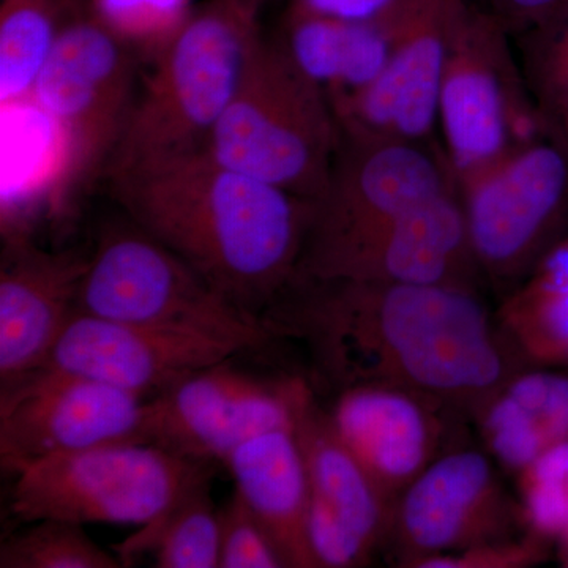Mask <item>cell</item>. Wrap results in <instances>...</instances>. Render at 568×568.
Returning a JSON list of instances; mask_svg holds the SVG:
<instances>
[{"label":"cell","instance_id":"obj_1","mask_svg":"<svg viewBox=\"0 0 568 568\" xmlns=\"http://www.w3.org/2000/svg\"><path fill=\"white\" fill-rule=\"evenodd\" d=\"M338 390L383 384L474 417L526 368L477 290L295 274L265 310Z\"/></svg>","mask_w":568,"mask_h":568},{"label":"cell","instance_id":"obj_2","mask_svg":"<svg viewBox=\"0 0 568 568\" xmlns=\"http://www.w3.org/2000/svg\"><path fill=\"white\" fill-rule=\"evenodd\" d=\"M106 182L126 219L256 315L297 272L313 201L207 153Z\"/></svg>","mask_w":568,"mask_h":568},{"label":"cell","instance_id":"obj_3","mask_svg":"<svg viewBox=\"0 0 568 568\" xmlns=\"http://www.w3.org/2000/svg\"><path fill=\"white\" fill-rule=\"evenodd\" d=\"M261 0H209L155 59L104 181L207 153L261 37Z\"/></svg>","mask_w":568,"mask_h":568},{"label":"cell","instance_id":"obj_4","mask_svg":"<svg viewBox=\"0 0 568 568\" xmlns=\"http://www.w3.org/2000/svg\"><path fill=\"white\" fill-rule=\"evenodd\" d=\"M338 141L323 89L282 41L261 33L207 155L237 173L316 201L331 178Z\"/></svg>","mask_w":568,"mask_h":568},{"label":"cell","instance_id":"obj_5","mask_svg":"<svg viewBox=\"0 0 568 568\" xmlns=\"http://www.w3.org/2000/svg\"><path fill=\"white\" fill-rule=\"evenodd\" d=\"M77 313L211 336L260 349L275 328L220 293L132 220L108 224L82 276Z\"/></svg>","mask_w":568,"mask_h":568},{"label":"cell","instance_id":"obj_6","mask_svg":"<svg viewBox=\"0 0 568 568\" xmlns=\"http://www.w3.org/2000/svg\"><path fill=\"white\" fill-rule=\"evenodd\" d=\"M11 511L22 521L151 525L207 465L152 443H118L14 463Z\"/></svg>","mask_w":568,"mask_h":568},{"label":"cell","instance_id":"obj_7","mask_svg":"<svg viewBox=\"0 0 568 568\" xmlns=\"http://www.w3.org/2000/svg\"><path fill=\"white\" fill-rule=\"evenodd\" d=\"M510 39L484 6L467 2L437 100V130L458 186L515 149L552 136L526 85Z\"/></svg>","mask_w":568,"mask_h":568},{"label":"cell","instance_id":"obj_8","mask_svg":"<svg viewBox=\"0 0 568 568\" xmlns=\"http://www.w3.org/2000/svg\"><path fill=\"white\" fill-rule=\"evenodd\" d=\"M136 52L88 3L63 29L32 99L63 142L62 189L102 181L132 114Z\"/></svg>","mask_w":568,"mask_h":568},{"label":"cell","instance_id":"obj_9","mask_svg":"<svg viewBox=\"0 0 568 568\" xmlns=\"http://www.w3.org/2000/svg\"><path fill=\"white\" fill-rule=\"evenodd\" d=\"M478 268L510 291L568 224V152L555 136L515 149L458 186Z\"/></svg>","mask_w":568,"mask_h":568},{"label":"cell","instance_id":"obj_10","mask_svg":"<svg viewBox=\"0 0 568 568\" xmlns=\"http://www.w3.org/2000/svg\"><path fill=\"white\" fill-rule=\"evenodd\" d=\"M469 0H394L377 18L386 67L361 91L332 103L339 133L433 144L448 51Z\"/></svg>","mask_w":568,"mask_h":568},{"label":"cell","instance_id":"obj_11","mask_svg":"<svg viewBox=\"0 0 568 568\" xmlns=\"http://www.w3.org/2000/svg\"><path fill=\"white\" fill-rule=\"evenodd\" d=\"M151 399L43 366L2 386L3 466L118 443H149Z\"/></svg>","mask_w":568,"mask_h":568},{"label":"cell","instance_id":"obj_12","mask_svg":"<svg viewBox=\"0 0 568 568\" xmlns=\"http://www.w3.org/2000/svg\"><path fill=\"white\" fill-rule=\"evenodd\" d=\"M454 189L443 148L339 133L327 186L313 201L301 260Z\"/></svg>","mask_w":568,"mask_h":568},{"label":"cell","instance_id":"obj_13","mask_svg":"<svg viewBox=\"0 0 568 568\" xmlns=\"http://www.w3.org/2000/svg\"><path fill=\"white\" fill-rule=\"evenodd\" d=\"M518 503L500 485L491 458L450 448L398 496L387 538L398 562L416 567L433 556L517 538Z\"/></svg>","mask_w":568,"mask_h":568},{"label":"cell","instance_id":"obj_14","mask_svg":"<svg viewBox=\"0 0 568 568\" xmlns=\"http://www.w3.org/2000/svg\"><path fill=\"white\" fill-rule=\"evenodd\" d=\"M295 274L467 290L484 278L458 189L302 257Z\"/></svg>","mask_w":568,"mask_h":568},{"label":"cell","instance_id":"obj_15","mask_svg":"<svg viewBox=\"0 0 568 568\" xmlns=\"http://www.w3.org/2000/svg\"><path fill=\"white\" fill-rule=\"evenodd\" d=\"M304 386L250 375L230 361L207 366L152 396L149 443L204 465H224L253 436L293 424Z\"/></svg>","mask_w":568,"mask_h":568},{"label":"cell","instance_id":"obj_16","mask_svg":"<svg viewBox=\"0 0 568 568\" xmlns=\"http://www.w3.org/2000/svg\"><path fill=\"white\" fill-rule=\"evenodd\" d=\"M295 429L308 474L305 534L313 566H366L386 544L394 506L336 435L306 384L298 396Z\"/></svg>","mask_w":568,"mask_h":568},{"label":"cell","instance_id":"obj_17","mask_svg":"<svg viewBox=\"0 0 568 568\" xmlns=\"http://www.w3.org/2000/svg\"><path fill=\"white\" fill-rule=\"evenodd\" d=\"M239 353L211 336L77 313L47 365L152 398Z\"/></svg>","mask_w":568,"mask_h":568},{"label":"cell","instance_id":"obj_18","mask_svg":"<svg viewBox=\"0 0 568 568\" xmlns=\"http://www.w3.org/2000/svg\"><path fill=\"white\" fill-rule=\"evenodd\" d=\"M338 392L327 413L331 424L394 506L426 467L447 452L443 450L444 414L454 409L417 392L383 384Z\"/></svg>","mask_w":568,"mask_h":568},{"label":"cell","instance_id":"obj_19","mask_svg":"<svg viewBox=\"0 0 568 568\" xmlns=\"http://www.w3.org/2000/svg\"><path fill=\"white\" fill-rule=\"evenodd\" d=\"M89 256L47 252L11 241L0 261V379L2 386L43 368L77 315Z\"/></svg>","mask_w":568,"mask_h":568},{"label":"cell","instance_id":"obj_20","mask_svg":"<svg viewBox=\"0 0 568 568\" xmlns=\"http://www.w3.org/2000/svg\"><path fill=\"white\" fill-rule=\"evenodd\" d=\"M235 491L274 540L286 567L315 568L306 545L310 484L295 420L253 436L224 462Z\"/></svg>","mask_w":568,"mask_h":568},{"label":"cell","instance_id":"obj_21","mask_svg":"<svg viewBox=\"0 0 568 568\" xmlns=\"http://www.w3.org/2000/svg\"><path fill=\"white\" fill-rule=\"evenodd\" d=\"M476 418L489 455L517 476L568 440V372L559 366L519 369Z\"/></svg>","mask_w":568,"mask_h":568},{"label":"cell","instance_id":"obj_22","mask_svg":"<svg viewBox=\"0 0 568 568\" xmlns=\"http://www.w3.org/2000/svg\"><path fill=\"white\" fill-rule=\"evenodd\" d=\"M276 39L331 104L375 81L387 62V33L377 20L343 21L290 6Z\"/></svg>","mask_w":568,"mask_h":568},{"label":"cell","instance_id":"obj_23","mask_svg":"<svg viewBox=\"0 0 568 568\" xmlns=\"http://www.w3.org/2000/svg\"><path fill=\"white\" fill-rule=\"evenodd\" d=\"M528 366H568V234L508 291L496 313Z\"/></svg>","mask_w":568,"mask_h":568},{"label":"cell","instance_id":"obj_24","mask_svg":"<svg viewBox=\"0 0 568 568\" xmlns=\"http://www.w3.org/2000/svg\"><path fill=\"white\" fill-rule=\"evenodd\" d=\"M85 0H0V103L32 100L55 43Z\"/></svg>","mask_w":568,"mask_h":568},{"label":"cell","instance_id":"obj_25","mask_svg":"<svg viewBox=\"0 0 568 568\" xmlns=\"http://www.w3.org/2000/svg\"><path fill=\"white\" fill-rule=\"evenodd\" d=\"M118 551L123 564L149 552L160 568H219L220 510L213 506L209 476L162 517L126 538Z\"/></svg>","mask_w":568,"mask_h":568},{"label":"cell","instance_id":"obj_26","mask_svg":"<svg viewBox=\"0 0 568 568\" xmlns=\"http://www.w3.org/2000/svg\"><path fill=\"white\" fill-rule=\"evenodd\" d=\"M515 39L526 85L551 132L568 111V0Z\"/></svg>","mask_w":568,"mask_h":568},{"label":"cell","instance_id":"obj_27","mask_svg":"<svg viewBox=\"0 0 568 568\" xmlns=\"http://www.w3.org/2000/svg\"><path fill=\"white\" fill-rule=\"evenodd\" d=\"M518 507L526 532L556 547L568 567V440L519 470Z\"/></svg>","mask_w":568,"mask_h":568},{"label":"cell","instance_id":"obj_28","mask_svg":"<svg viewBox=\"0 0 568 568\" xmlns=\"http://www.w3.org/2000/svg\"><path fill=\"white\" fill-rule=\"evenodd\" d=\"M2 568H122L121 556L92 541L82 526L37 521L0 547Z\"/></svg>","mask_w":568,"mask_h":568},{"label":"cell","instance_id":"obj_29","mask_svg":"<svg viewBox=\"0 0 568 568\" xmlns=\"http://www.w3.org/2000/svg\"><path fill=\"white\" fill-rule=\"evenodd\" d=\"M99 18L134 52L160 54L192 14L190 0H85Z\"/></svg>","mask_w":568,"mask_h":568},{"label":"cell","instance_id":"obj_30","mask_svg":"<svg viewBox=\"0 0 568 568\" xmlns=\"http://www.w3.org/2000/svg\"><path fill=\"white\" fill-rule=\"evenodd\" d=\"M282 555L237 491L220 510L219 568H280Z\"/></svg>","mask_w":568,"mask_h":568},{"label":"cell","instance_id":"obj_31","mask_svg":"<svg viewBox=\"0 0 568 568\" xmlns=\"http://www.w3.org/2000/svg\"><path fill=\"white\" fill-rule=\"evenodd\" d=\"M551 545L532 534L420 560L422 568H519L547 558Z\"/></svg>","mask_w":568,"mask_h":568},{"label":"cell","instance_id":"obj_32","mask_svg":"<svg viewBox=\"0 0 568 568\" xmlns=\"http://www.w3.org/2000/svg\"><path fill=\"white\" fill-rule=\"evenodd\" d=\"M564 0H478L511 37L528 31Z\"/></svg>","mask_w":568,"mask_h":568},{"label":"cell","instance_id":"obj_33","mask_svg":"<svg viewBox=\"0 0 568 568\" xmlns=\"http://www.w3.org/2000/svg\"><path fill=\"white\" fill-rule=\"evenodd\" d=\"M394 0H291L295 9L343 21H375Z\"/></svg>","mask_w":568,"mask_h":568},{"label":"cell","instance_id":"obj_34","mask_svg":"<svg viewBox=\"0 0 568 568\" xmlns=\"http://www.w3.org/2000/svg\"><path fill=\"white\" fill-rule=\"evenodd\" d=\"M551 134L568 152V111L551 125Z\"/></svg>","mask_w":568,"mask_h":568}]
</instances>
